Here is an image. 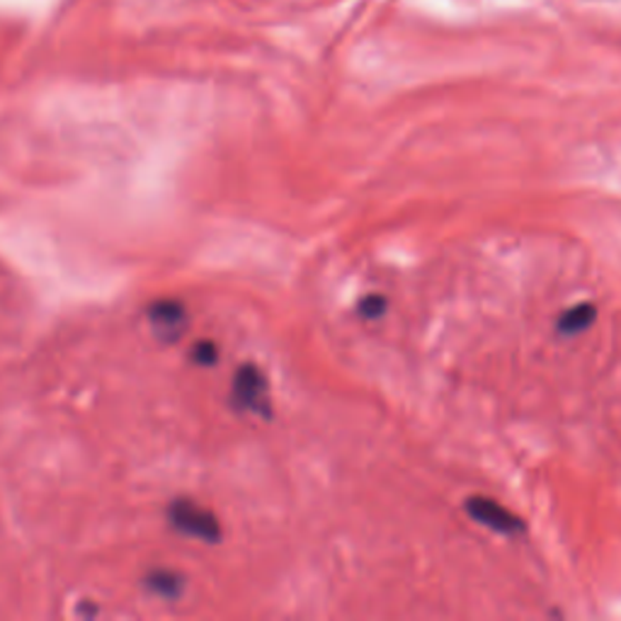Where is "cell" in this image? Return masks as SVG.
<instances>
[{"label":"cell","mask_w":621,"mask_h":621,"mask_svg":"<svg viewBox=\"0 0 621 621\" xmlns=\"http://www.w3.org/2000/svg\"><path fill=\"white\" fill-rule=\"evenodd\" d=\"M168 522L180 534L207 541V544H217L221 539V522L217 520V514L190 498H180L176 503H170Z\"/></svg>","instance_id":"6da1fadb"},{"label":"cell","mask_w":621,"mask_h":621,"mask_svg":"<svg viewBox=\"0 0 621 621\" xmlns=\"http://www.w3.org/2000/svg\"><path fill=\"white\" fill-rule=\"evenodd\" d=\"M231 399L236 408H241L243 413H253L260 418L270 415V408H272L270 387L266 374H262L256 364L238 367L231 387Z\"/></svg>","instance_id":"7a4b0ae2"},{"label":"cell","mask_w":621,"mask_h":621,"mask_svg":"<svg viewBox=\"0 0 621 621\" xmlns=\"http://www.w3.org/2000/svg\"><path fill=\"white\" fill-rule=\"evenodd\" d=\"M464 510L475 524H481V527H485V530L498 532V534L518 537V534H524V530H527L524 522L518 518V514L510 512L508 508H503L500 503H495L493 498L471 495L464 503Z\"/></svg>","instance_id":"3957f363"},{"label":"cell","mask_w":621,"mask_h":621,"mask_svg":"<svg viewBox=\"0 0 621 621\" xmlns=\"http://www.w3.org/2000/svg\"><path fill=\"white\" fill-rule=\"evenodd\" d=\"M149 321L163 342H176L188 330V311L176 299H161L149 309Z\"/></svg>","instance_id":"277c9868"},{"label":"cell","mask_w":621,"mask_h":621,"mask_svg":"<svg viewBox=\"0 0 621 621\" xmlns=\"http://www.w3.org/2000/svg\"><path fill=\"white\" fill-rule=\"evenodd\" d=\"M598 321V309L592 303H575L568 311H563L557 321V330L561 335H580Z\"/></svg>","instance_id":"5b68a950"},{"label":"cell","mask_w":621,"mask_h":621,"mask_svg":"<svg viewBox=\"0 0 621 621\" xmlns=\"http://www.w3.org/2000/svg\"><path fill=\"white\" fill-rule=\"evenodd\" d=\"M147 585L156 592V594H161V598L166 600H176L178 594L182 592V578L173 571H153L149 578H147Z\"/></svg>","instance_id":"8992f818"},{"label":"cell","mask_w":621,"mask_h":621,"mask_svg":"<svg viewBox=\"0 0 621 621\" xmlns=\"http://www.w3.org/2000/svg\"><path fill=\"white\" fill-rule=\"evenodd\" d=\"M387 313V299L379 294H369L360 301V315L367 321H377Z\"/></svg>","instance_id":"52a82bcc"},{"label":"cell","mask_w":621,"mask_h":621,"mask_svg":"<svg viewBox=\"0 0 621 621\" xmlns=\"http://www.w3.org/2000/svg\"><path fill=\"white\" fill-rule=\"evenodd\" d=\"M192 354H194V360L204 367L217 362V348L211 345V342H197V345L192 348Z\"/></svg>","instance_id":"ba28073f"}]
</instances>
